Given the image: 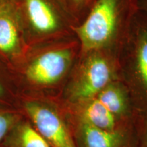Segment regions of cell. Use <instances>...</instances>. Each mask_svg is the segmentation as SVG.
<instances>
[{"instance_id":"1","label":"cell","mask_w":147,"mask_h":147,"mask_svg":"<svg viewBox=\"0 0 147 147\" xmlns=\"http://www.w3.org/2000/svg\"><path fill=\"white\" fill-rule=\"evenodd\" d=\"M138 0H97L74 28L81 49L119 52L138 11Z\"/></svg>"},{"instance_id":"2","label":"cell","mask_w":147,"mask_h":147,"mask_svg":"<svg viewBox=\"0 0 147 147\" xmlns=\"http://www.w3.org/2000/svg\"><path fill=\"white\" fill-rule=\"evenodd\" d=\"M80 49L76 35L29 47L23 71L25 81L36 89L64 87Z\"/></svg>"},{"instance_id":"3","label":"cell","mask_w":147,"mask_h":147,"mask_svg":"<svg viewBox=\"0 0 147 147\" xmlns=\"http://www.w3.org/2000/svg\"><path fill=\"white\" fill-rule=\"evenodd\" d=\"M120 80L119 52L109 49H81L64 86L72 103L92 100L106 86Z\"/></svg>"},{"instance_id":"4","label":"cell","mask_w":147,"mask_h":147,"mask_svg":"<svg viewBox=\"0 0 147 147\" xmlns=\"http://www.w3.org/2000/svg\"><path fill=\"white\" fill-rule=\"evenodd\" d=\"M120 80L147 113V14L138 11L119 51Z\"/></svg>"},{"instance_id":"5","label":"cell","mask_w":147,"mask_h":147,"mask_svg":"<svg viewBox=\"0 0 147 147\" xmlns=\"http://www.w3.org/2000/svg\"><path fill=\"white\" fill-rule=\"evenodd\" d=\"M29 47L75 35L76 25L59 0L16 2Z\"/></svg>"},{"instance_id":"6","label":"cell","mask_w":147,"mask_h":147,"mask_svg":"<svg viewBox=\"0 0 147 147\" xmlns=\"http://www.w3.org/2000/svg\"><path fill=\"white\" fill-rule=\"evenodd\" d=\"M24 108L33 126L51 147H77L67 125L52 106L40 100L25 102Z\"/></svg>"},{"instance_id":"7","label":"cell","mask_w":147,"mask_h":147,"mask_svg":"<svg viewBox=\"0 0 147 147\" xmlns=\"http://www.w3.org/2000/svg\"><path fill=\"white\" fill-rule=\"evenodd\" d=\"M29 49L16 2H0V53L25 56Z\"/></svg>"},{"instance_id":"8","label":"cell","mask_w":147,"mask_h":147,"mask_svg":"<svg viewBox=\"0 0 147 147\" xmlns=\"http://www.w3.org/2000/svg\"><path fill=\"white\" fill-rule=\"evenodd\" d=\"M76 138L78 147H123L125 144V136L119 130L105 131L80 119Z\"/></svg>"},{"instance_id":"9","label":"cell","mask_w":147,"mask_h":147,"mask_svg":"<svg viewBox=\"0 0 147 147\" xmlns=\"http://www.w3.org/2000/svg\"><path fill=\"white\" fill-rule=\"evenodd\" d=\"M129 95L126 86L121 80H118L106 86L94 98L119 117L125 115Z\"/></svg>"},{"instance_id":"10","label":"cell","mask_w":147,"mask_h":147,"mask_svg":"<svg viewBox=\"0 0 147 147\" xmlns=\"http://www.w3.org/2000/svg\"><path fill=\"white\" fill-rule=\"evenodd\" d=\"M82 104L80 120L105 131H112L117 129V117L96 98L92 99Z\"/></svg>"},{"instance_id":"11","label":"cell","mask_w":147,"mask_h":147,"mask_svg":"<svg viewBox=\"0 0 147 147\" xmlns=\"http://www.w3.org/2000/svg\"><path fill=\"white\" fill-rule=\"evenodd\" d=\"M8 136L9 147H51L30 123L18 121Z\"/></svg>"},{"instance_id":"12","label":"cell","mask_w":147,"mask_h":147,"mask_svg":"<svg viewBox=\"0 0 147 147\" xmlns=\"http://www.w3.org/2000/svg\"><path fill=\"white\" fill-rule=\"evenodd\" d=\"M97 0H59L68 13L76 27L79 25L89 12Z\"/></svg>"},{"instance_id":"13","label":"cell","mask_w":147,"mask_h":147,"mask_svg":"<svg viewBox=\"0 0 147 147\" xmlns=\"http://www.w3.org/2000/svg\"><path fill=\"white\" fill-rule=\"evenodd\" d=\"M17 121L12 113L0 111V142L8 135Z\"/></svg>"},{"instance_id":"14","label":"cell","mask_w":147,"mask_h":147,"mask_svg":"<svg viewBox=\"0 0 147 147\" xmlns=\"http://www.w3.org/2000/svg\"><path fill=\"white\" fill-rule=\"evenodd\" d=\"M139 120L138 147H147V113L141 112Z\"/></svg>"},{"instance_id":"15","label":"cell","mask_w":147,"mask_h":147,"mask_svg":"<svg viewBox=\"0 0 147 147\" xmlns=\"http://www.w3.org/2000/svg\"><path fill=\"white\" fill-rule=\"evenodd\" d=\"M138 10L147 14V0H138Z\"/></svg>"},{"instance_id":"16","label":"cell","mask_w":147,"mask_h":147,"mask_svg":"<svg viewBox=\"0 0 147 147\" xmlns=\"http://www.w3.org/2000/svg\"><path fill=\"white\" fill-rule=\"evenodd\" d=\"M3 94H4V89H3V86L0 83V97L3 96Z\"/></svg>"},{"instance_id":"17","label":"cell","mask_w":147,"mask_h":147,"mask_svg":"<svg viewBox=\"0 0 147 147\" xmlns=\"http://www.w3.org/2000/svg\"><path fill=\"white\" fill-rule=\"evenodd\" d=\"M11 1V0H0V2H4V1Z\"/></svg>"}]
</instances>
